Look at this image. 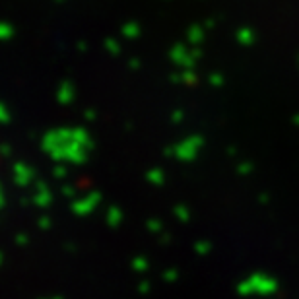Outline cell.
<instances>
[{
  "label": "cell",
  "instance_id": "6da1fadb",
  "mask_svg": "<svg viewBox=\"0 0 299 299\" xmlns=\"http://www.w3.org/2000/svg\"><path fill=\"white\" fill-rule=\"evenodd\" d=\"M41 148L56 163H84L94 151V138L82 126H58L43 134Z\"/></svg>",
  "mask_w": 299,
  "mask_h": 299
},
{
  "label": "cell",
  "instance_id": "7a4b0ae2",
  "mask_svg": "<svg viewBox=\"0 0 299 299\" xmlns=\"http://www.w3.org/2000/svg\"><path fill=\"white\" fill-rule=\"evenodd\" d=\"M202 146H204V138L200 134H191V136L183 138L181 142H177L167 153H171L179 161H195L202 151Z\"/></svg>",
  "mask_w": 299,
  "mask_h": 299
},
{
  "label": "cell",
  "instance_id": "3957f363",
  "mask_svg": "<svg viewBox=\"0 0 299 299\" xmlns=\"http://www.w3.org/2000/svg\"><path fill=\"white\" fill-rule=\"evenodd\" d=\"M202 56L199 49H187L183 43L173 45L169 50V58L175 66H179L181 70H193L197 66V60Z\"/></svg>",
  "mask_w": 299,
  "mask_h": 299
},
{
  "label": "cell",
  "instance_id": "277c9868",
  "mask_svg": "<svg viewBox=\"0 0 299 299\" xmlns=\"http://www.w3.org/2000/svg\"><path fill=\"white\" fill-rule=\"evenodd\" d=\"M243 294H270L276 290V282L268 276H252L250 280H247L241 288H239Z\"/></svg>",
  "mask_w": 299,
  "mask_h": 299
},
{
  "label": "cell",
  "instance_id": "5b68a950",
  "mask_svg": "<svg viewBox=\"0 0 299 299\" xmlns=\"http://www.w3.org/2000/svg\"><path fill=\"white\" fill-rule=\"evenodd\" d=\"M33 175H35V171H33L27 163L16 161V165H14V181H16L20 187L29 185V183L33 181Z\"/></svg>",
  "mask_w": 299,
  "mask_h": 299
},
{
  "label": "cell",
  "instance_id": "8992f818",
  "mask_svg": "<svg viewBox=\"0 0 299 299\" xmlns=\"http://www.w3.org/2000/svg\"><path fill=\"white\" fill-rule=\"evenodd\" d=\"M98 202H100V195L94 193V195H88L86 199H78L74 202L72 208H74L76 214H82V216H84V214H90V212L98 206Z\"/></svg>",
  "mask_w": 299,
  "mask_h": 299
},
{
  "label": "cell",
  "instance_id": "52a82bcc",
  "mask_svg": "<svg viewBox=\"0 0 299 299\" xmlns=\"http://www.w3.org/2000/svg\"><path fill=\"white\" fill-rule=\"evenodd\" d=\"M74 98H76L74 84H70V82H60V86H58V90H56V100H58V103L68 105V103L74 101Z\"/></svg>",
  "mask_w": 299,
  "mask_h": 299
},
{
  "label": "cell",
  "instance_id": "ba28073f",
  "mask_svg": "<svg viewBox=\"0 0 299 299\" xmlns=\"http://www.w3.org/2000/svg\"><path fill=\"white\" fill-rule=\"evenodd\" d=\"M187 37H189V41H191L193 45H197V43H200V41L204 39V27H202L200 24H193V25L187 29Z\"/></svg>",
  "mask_w": 299,
  "mask_h": 299
},
{
  "label": "cell",
  "instance_id": "9c48e42d",
  "mask_svg": "<svg viewBox=\"0 0 299 299\" xmlns=\"http://www.w3.org/2000/svg\"><path fill=\"white\" fill-rule=\"evenodd\" d=\"M33 202H35L37 206H45V204H49V202H50L49 189H47L43 183H39V185H37V197H33Z\"/></svg>",
  "mask_w": 299,
  "mask_h": 299
},
{
  "label": "cell",
  "instance_id": "30bf717a",
  "mask_svg": "<svg viewBox=\"0 0 299 299\" xmlns=\"http://www.w3.org/2000/svg\"><path fill=\"white\" fill-rule=\"evenodd\" d=\"M235 37H237V43H241V45H252L254 43V31L250 27H241Z\"/></svg>",
  "mask_w": 299,
  "mask_h": 299
},
{
  "label": "cell",
  "instance_id": "8fae6325",
  "mask_svg": "<svg viewBox=\"0 0 299 299\" xmlns=\"http://www.w3.org/2000/svg\"><path fill=\"white\" fill-rule=\"evenodd\" d=\"M171 80H173V82H183V84L193 86V84H197V74H195L193 70H183L181 74L171 76Z\"/></svg>",
  "mask_w": 299,
  "mask_h": 299
},
{
  "label": "cell",
  "instance_id": "7c38bea8",
  "mask_svg": "<svg viewBox=\"0 0 299 299\" xmlns=\"http://www.w3.org/2000/svg\"><path fill=\"white\" fill-rule=\"evenodd\" d=\"M123 35L128 37V39H136L140 35V25L136 22H128L123 25Z\"/></svg>",
  "mask_w": 299,
  "mask_h": 299
},
{
  "label": "cell",
  "instance_id": "4fadbf2b",
  "mask_svg": "<svg viewBox=\"0 0 299 299\" xmlns=\"http://www.w3.org/2000/svg\"><path fill=\"white\" fill-rule=\"evenodd\" d=\"M14 33H16V27H14L10 22H2V24H0V37H2L4 41L12 39Z\"/></svg>",
  "mask_w": 299,
  "mask_h": 299
},
{
  "label": "cell",
  "instance_id": "5bb4252c",
  "mask_svg": "<svg viewBox=\"0 0 299 299\" xmlns=\"http://www.w3.org/2000/svg\"><path fill=\"white\" fill-rule=\"evenodd\" d=\"M121 218H123V214H121L119 208H109V212H107V222H109L111 225H119Z\"/></svg>",
  "mask_w": 299,
  "mask_h": 299
},
{
  "label": "cell",
  "instance_id": "9a60e30c",
  "mask_svg": "<svg viewBox=\"0 0 299 299\" xmlns=\"http://www.w3.org/2000/svg\"><path fill=\"white\" fill-rule=\"evenodd\" d=\"M148 181L150 183H153V185H161V183L165 181L163 171H161V169H151L148 173Z\"/></svg>",
  "mask_w": 299,
  "mask_h": 299
},
{
  "label": "cell",
  "instance_id": "2e32d148",
  "mask_svg": "<svg viewBox=\"0 0 299 299\" xmlns=\"http://www.w3.org/2000/svg\"><path fill=\"white\" fill-rule=\"evenodd\" d=\"M105 47L111 50V54H119V52H121L119 43H117V41H113V39H107V41H105Z\"/></svg>",
  "mask_w": 299,
  "mask_h": 299
},
{
  "label": "cell",
  "instance_id": "e0dca14e",
  "mask_svg": "<svg viewBox=\"0 0 299 299\" xmlns=\"http://www.w3.org/2000/svg\"><path fill=\"white\" fill-rule=\"evenodd\" d=\"M222 82H224V78L220 74H210V84L212 86H222Z\"/></svg>",
  "mask_w": 299,
  "mask_h": 299
},
{
  "label": "cell",
  "instance_id": "ac0fdd59",
  "mask_svg": "<svg viewBox=\"0 0 299 299\" xmlns=\"http://www.w3.org/2000/svg\"><path fill=\"white\" fill-rule=\"evenodd\" d=\"M177 216H179L181 220H189V212H187V208L179 206V208H177Z\"/></svg>",
  "mask_w": 299,
  "mask_h": 299
},
{
  "label": "cell",
  "instance_id": "d6986e66",
  "mask_svg": "<svg viewBox=\"0 0 299 299\" xmlns=\"http://www.w3.org/2000/svg\"><path fill=\"white\" fill-rule=\"evenodd\" d=\"M2 123L6 125V123H10V113H8V109L6 107H2Z\"/></svg>",
  "mask_w": 299,
  "mask_h": 299
},
{
  "label": "cell",
  "instance_id": "ffe728a7",
  "mask_svg": "<svg viewBox=\"0 0 299 299\" xmlns=\"http://www.w3.org/2000/svg\"><path fill=\"white\" fill-rule=\"evenodd\" d=\"M171 121H173V123L183 121V113H181V111H175V113H173V117H171Z\"/></svg>",
  "mask_w": 299,
  "mask_h": 299
},
{
  "label": "cell",
  "instance_id": "44dd1931",
  "mask_svg": "<svg viewBox=\"0 0 299 299\" xmlns=\"http://www.w3.org/2000/svg\"><path fill=\"white\" fill-rule=\"evenodd\" d=\"M84 117H86V119H88V121H92V119H96V113H94V111H92V109H88V111H86V115H84Z\"/></svg>",
  "mask_w": 299,
  "mask_h": 299
},
{
  "label": "cell",
  "instance_id": "7402d4cb",
  "mask_svg": "<svg viewBox=\"0 0 299 299\" xmlns=\"http://www.w3.org/2000/svg\"><path fill=\"white\" fill-rule=\"evenodd\" d=\"M54 175H64V167H62V169L56 167V169H54Z\"/></svg>",
  "mask_w": 299,
  "mask_h": 299
},
{
  "label": "cell",
  "instance_id": "603a6c76",
  "mask_svg": "<svg viewBox=\"0 0 299 299\" xmlns=\"http://www.w3.org/2000/svg\"><path fill=\"white\" fill-rule=\"evenodd\" d=\"M294 123H299V117H294Z\"/></svg>",
  "mask_w": 299,
  "mask_h": 299
}]
</instances>
